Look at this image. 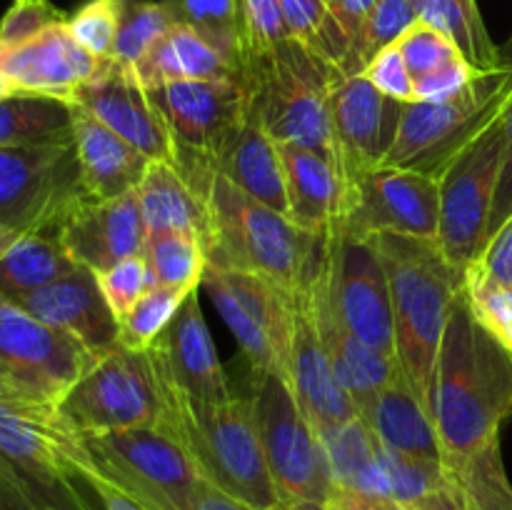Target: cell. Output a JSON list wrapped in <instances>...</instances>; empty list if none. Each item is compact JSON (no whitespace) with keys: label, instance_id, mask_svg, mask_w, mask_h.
Wrapping results in <instances>:
<instances>
[{"label":"cell","instance_id":"30bf717a","mask_svg":"<svg viewBox=\"0 0 512 510\" xmlns=\"http://www.w3.org/2000/svg\"><path fill=\"white\" fill-rule=\"evenodd\" d=\"M0 453L45 500L65 510H85L73 480L90 460V450L58 405L0 398Z\"/></svg>","mask_w":512,"mask_h":510},{"label":"cell","instance_id":"f35d334b","mask_svg":"<svg viewBox=\"0 0 512 510\" xmlns=\"http://www.w3.org/2000/svg\"><path fill=\"white\" fill-rule=\"evenodd\" d=\"M175 23L178 20L168 0H128L110 60L123 68H135Z\"/></svg>","mask_w":512,"mask_h":510},{"label":"cell","instance_id":"9c48e42d","mask_svg":"<svg viewBox=\"0 0 512 510\" xmlns=\"http://www.w3.org/2000/svg\"><path fill=\"white\" fill-rule=\"evenodd\" d=\"M58 410L83 438L160 425L163 395L148 353L115 345L63 395Z\"/></svg>","mask_w":512,"mask_h":510},{"label":"cell","instance_id":"f907efd6","mask_svg":"<svg viewBox=\"0 0 512 510\" xmlns=\"http://www.w3.org/2000/svg\"><path fill=\"white\" fill-rule=\"evenodd\" d=\"M483 73L485 70L475 68L468 58H458L453 63L443 65V68L433 70V73L423 75V78L413 80L415 100H420V103H443V100L463 93Z\"/></svg>","mask_w":512,"mask_h":510},{"label":"cell","instance_id":"44dd1931","mask_svg":"<svg viewBox=\"0 0 512 510\" xmlns=\"http://www.w3.org/2000/svg\"><path fill=\"white\" fill-rule=\"evenodd\" d=\"M73 105L108 125L148 160L175 163V143L148 88L130 68L103 60V68L75 93Z\"/></svg>","mask_w":512,"mask_h":510},{"label":"cell","instance_id":"be15d7a7","mask_svg":"<svg viewBox=\"0 0 512 510\" xmlns=\"http://www.w3.org/2000/svg\"><path fill=\"white\" fill-rule=\"evenodd\" d=\"M10 243V238H8V235H3V233H0V253H3V248H5V245H8Z\"/></svg>","mask_w":512,"mask_h":510},{"label":"cell","instance_id":"5b68a950","mask_svg":"<svg viewBox=\"0 0 512 510\" xmlns=\"http://www.w3.org/2000/svg\"><path fill=\"white\" fill-rule=\"evenodd\" d=\"M335 75V65L295 40L248 60L245 83L275 143L330 155V85Z\"/></svg>","mask_w":512,"mask_h":510},{"label":"cell","instance_id":"3957f363","mask_svg":"<svg viewBox=\"0 0 512 510\" xmlns=\"http://www.w3.org/2000/svg\"><path fill=\"white\" fill-rule=\"evenodd\" d=\"M388 275L393 303L395 365L430 410L435 360L465 273L445 258L435 238L378 233L368 238Z\"/></svg>","mask_w":512,"mask_h":510},{"label":"cell","instance_id":"603a6c76","mask_svg":"<svg viewBox=\"0 0 512 510\" xmlns=\"http://www.w3.org/2000/svg\"><path fill=\"white\" fill-rule=\"evenodd\" d=\"M148 238L138 190L113 200H83L60 228L58 240L70 258L93 273L140 255Z\"/></svg>","mask_w":512,"mask_h":510},{"label":"cell","instance_id":"9f6ffc18","mask_svg":"<svg viewBox=\"0 0 512 510\" xmlns=\"http://www.w3.org/2000/svg\"><path fill=\"white\" fill-rule=\"evenodd\" d=\"M33 493V485L0 453V510H20Z\"/></svg>","mask_w":512,"mask_h":510},{"label":"cell","instance_id":"680465c9","mask_svg":"<svg viewBox=\"0 0 512 510\" xmlns=\"http://www.w3.org/2000/svg\"><path fill=\"white\" fill-rule=\"evenodd\" d=\"M375 3L378 0H330V13H333L338 28L345 33L348 43H353L355 35L360 33V28H363L365 18L375 8Z\"/></svg>","mask_w":512,"mask_h":510},{"label":"cell","instance_id":"6da1fadb","mask_svg":"<svg viewBox=\"0 0 512 510\" xmlns=\"http://www.w3.org/2000/svg\"><path fill=\"white\" fill-rule=\"evenodd\" d=\"M430 415L445 468L455 475L498 448L512 415V353L475 320L465 293L455 300L440 340Z\"/></svg>","mask_w":512,"mask_h":510},{"label":"cell","instance_id":"816d5d0a","mask_svg":"<svg viewBox=\"0 0 512 510\" xmlns=\"http://www.w3.org/2000/svg\"><path fill=\"white\" fill-rule=\"evenodd\" d=\"M363 75L380 90V93L388 95V98L400 100V103H413L415 100L413 75H410L403 53H400L395 43L380 50V53L370 60V65L365 68Z\"/></svg>","mask_w":512,"mask_h":510},{"label":"cell","instance_id":"ba28073f","mask_svg":"<svg viewBox=\"0 0 512 510\" xmlns=\"http://www.w3.org/2000/svg\"><path fill=\"white\" fill-rule=\"evenodd\" d=\"M255 408L270 475L288 510H320L335 493L328 453L280 375L255 373Z\"/></svg>","mask_w":512,"mask_h":510},{"label":"cell","instance_id":"7a4b0ae2","mask_svg":"<svg viewBox=\"0 0 512 510\" xmlns=\"http://www.w3.org/2000/svg\"><path fill=\"white\" fill-rule=\"evenodd\" d=\"M150 363L163 395L160 425L188 450L198 473L253 508L288 510L270 475L253 395H230L223 403H198L170 380L153 358Z\"/></svg>","mask_w":512,"mask_h":510},{"label":"cell","instance_id":"e575fe53","mask_svg":"<svg viewBox=\"0 0 512 510\" xmlns=\"http://www.w3.org/2000/svg\"><path fill=\"white\" fill-rule=\"evenodd\" d=\"M418 20L448 35L478 70H498L500 48L490 40L478 0H415Z\"/></svg>","mask_w":512,"mask_h":510},{"label":"cell","instance_id":"6125c7cd","mask_svg":"<svg viewBox=\"0 0 512 510\" xmlns=\"http://www.w3.org/2000/svg\"><path fill=\"white\" fill-rule=\"evenodd\" d=\"M10 95H15V88H13V83H10V80L5 78L3 73H0V100L10 98Z\"/></svg>","mask_w":512,"mask_h":510},{"label":"cell","instance_id":"cb8c5ba5","mask_svg":"<svg viewBox=\"0 0 512 510\" xmlns=\"http://www.w3.org/2000/svg\"><path fill=\"white\" fill-rule=\"evenodd\" d=\"M148 355L198 403H223L233 395L205 323L198 290L185 298L165 333L148 348Z\"/></svg>","mask_w":512,"mask_h":510},{"label":"cell","instance_id":"f5cc1de1","mask_svg":"<svg viewBox=\"0 0 512 510\" xmlns=\"http://www.w3.org/2000/svg\"><path fill=\"white\" fill-rule=\"evenodd\" d=\"M473 268L480 270L485 278L512 288V218L488 240Z\"/></svg>","mask_w":512,"mask_h":510},{"label":"cell","instance_id":"f546056e","mask_svg":"<svg viewBox=\"0 0 512 510\" xmlns=\"http://www.w3.org/2000/svg\"><path fill=\"white\" fill-rule=\"evenodd\" d=\"M358 415L385 448L418 458L443 460L433 415L400 373H395Z\"/></svg>","mask_w":512,"mask_h":510},{"label":"cell","instance_id":"2e32d148","mask_svg":"<svg viewBox=\"0 0 512 510\" xmlns=\"http://www.w3.org/2000/svg\"><path fill=\"white\" fill-rule=\"evenodd\" d=\"M405 103L380 93L365 75L338 73L330 85V158L345 185V208L355 185L388 158ZM345 215V213H343Z\"/></svg>","mask_w":512,"mask_h":510},{"label":"cell","instance_id":"e7e4bbea","mask_svg":"<svg viewBox=\"0 0 512 510\" xmlns=\"http://www.w3.org/2000/svg\"><path fill=\"white\" fill-rule=\"evenodd\" d=\"M510 503H512V488H510Z\"/></svg>","mask_w":512,"mask_h":510},{"label":"cell","instance_id":"7c38bea8","mask_svg":"<svg viewBox=\"0 0 512 510\" xmlns=\"http://www.w3.org/2000/svg\"><path fill=\"white\" fill-rule=\"evenodd\" d=\"M100 355L0 293V370L33 403L58 405Z\"/></svg>","mask_w":512,"mask_h":510},{"label":"cell","instance_id":"db71d44e","mask_svg":"<svg viewBox=\"0 0 512 510\" xmlns=\"http://www.w3.org/2000/svg\"><path fill=\"white\" fill-rule=\"evenodd\" d=\"M512 218V100L505 110V148L503 160H500V175H498V188H495L493 200V213H490L488 225V240L503 228Z\"/></svg>","mask_w":512,"mask_h":510},{"label":"cell","instance_id":"83f0119b","mask_svg":"<svg viewBox=\"0 0 512 510\" xmlns=\"http://www.w3.org/2000/svg\"><path fill=\"white\" fill-rule=\"evenodd\" d=\"M280 155L285 168L288 218L313 235L340 225L345 213V185L330 155L303 145H280Z\"/></svg>","mask_w":512,"mask_h":510},{"label":"cell","instance_id":"f6af8a7d","mask_svg":"<svg viewBox=\"0 0 512 510\" xmlns=\"http://www.w3.org/2000/svg\"><path fill=\"white\" fill-rule=\"evenodd\" d=\"M235 3H238L240 30H243L245 65L255 55H263L293 40L285 28L280 0H235Z\"/></svg>","mask_w":512,"mask_h":510},{"label":"cell","instance_id":"52a82bcc","mask_svg":"<svg viewBox=\"0 0 512 510\" xmlns=\"http://www.w3.org/2000/svg\"><path fill=\"white\" fill-rule=\"evenodd\" d=\"M83 200L73 140L0 148V233L10 240L30 233L58 238Z\"/></svg>","mask_w":512,"mask_h":510},{"label":"cell","instance_id":"ee69618b","mask_svg":"<svg viewBox=\"0 0 512 510\" xmlns=\"http://www.w3.org/2000/svg\"><path fill=\"white\" fill-rule=\"evenodd\" d=\"M395 45H398V50L403 53L405 65H408L413 80L423 78V75L433 73V70L443 68V65L453 63V60L465 58V55L460 53L458 45H455L448 35L440 33L433 25L423 23V20L410 25V28L395 40Z\"/></svg>","mask_w":512,"mask_h":510},{"label":"cell","instance_id":"8fae6325","mask_svg":"<svg viewBox=\"0 0 512 510\" xmlns=\"http://www.w3.org/2000/svg\"><path fill=\"white\" fill-rule=\"evenodd\" d=\"M505 148V113L485 128L440 173L438 243L445 258L465 270L488 245V225Z\"/></svg>","mask_w":512,"mask_h":510},{"label":"cell","instance_id":"03108f58","mask_svg":"<svg viewBox=\"0 0 512 510\" xmlns=\"http://www.w3.org/2000/svg\"><path fill=\"white\" fill-rule=\"evenodd\" d=\"M328 3H330V0H328Z\"/></svg>","mask_w":512,"mask_h":510},{"label":"cell","instance_id":"11a10c76","mask_svg":"<svg viewBox=\"0 0 512 510\" xmlns=\"http://www.w3.org/2000/svg\"><path fill=\"white\" fill-rule=\"evenodd\" d=\"M408 510H480L475 498L470 495V490L465 488L463 480L455 473H450V478L440 485L438 490H433L430 495H425L420 503H415Z\"/></svg>","mask_w":512,"mask_h":510},{"label":"cell","instance_id":"7dc6e473","mask_svg":"<svg viewBox=\"0 0 512 510\" xmlns=\"http://www.w3.org/2000/svg\"><path fill=\"white\" fill-rule=\"evenodd\" d=\"M458 478L470 490V495H473L480 510H512V485L508 475H505L503 458H500V445L480 455L463 473H458Z\"/></svg>","mask_w":512,"mask_h":510},{"label":"cell","instance_id":"1f68e13d","mask_svg":"<svg viewBox=\"0 0 512 510\" xmlns=\"http://www.w3.org/2000/svg\"><path fill=\"white\" fill-rule=\"evenodd\" d=\"M78 268L55 235H20L0 253V293L18 300Z\"/></svg>","mask_w":512,"mask_h":510},{"label":"cell","instance_id":"8d00e7d4","mask_svg":"<svg viewBox=\"0 0 512 510\" xmlns=\"http://www.w3.org/2000/svg\"><path fill=\"white\" fill-rule=\"evenodd\" d=\"M413 23H418L415 0H378L365 18L360 33L350 43L345 58L340 60L338 73L363 75L370 60L383 48L393 45Z\"/></svg>","mask_w":512,"mask_h":510},{"label":"cell","instance_id":"681fc988","mask_svg":"<svg viewBox=\"0 0 512 510\" xmlns=\"http://www.w3.org/2000/svg\"><path fill=\"white\" fill-rule=\"evenodd\" d=\"M68 15L48 0H15L0 20V45H13L30 35L40 33L48 25L65 20Z\"/></svg>","mask_w":512,"mask_h":510},{"label":"cell","instance_id":"d590c367","mask_svg":"<svg viewBox=\"0 0 512 510\" xmlns=\"http://www.w3.org/2000/svg\"><path fill=\"white\" fill-rule=\"evenodd\" d=\"M145 263L153 283L178 285V288H200L208 270L205 243L185 230H155L145 238Z\"/></svg>","mask_w":512,"mask_h":510},{"label":"cell","instance_id":"5bb4252c","mask_svg":"<svg viewBox=\"0 0 512 510\" xmlns=\"http://www.w3.org/2000/svg\"><path fill=\"white\" fill-rule=\"evenodd\" d=\"M175 143V165L203 178L250 103L248 83L235 80H170L148 88Z\"/></svg>","mask_w":512,"mask_h":510},{"label":"cell","instance_id":"4316f807","mask_svg":"<svg viewBox=\"0 0 512 510\" xmlns=\"http://www.w3.org/2000/svg\"><path fill=\"white\" fill-rule=\"evenodd\" d=\"M73 143L90 200H113L138 190L150 160L78 105H73Z\"/></svg>","mask_w":512,"mask_h":510},{"label":"cell","instance_id":"d4e9b609","mask_svg":"<svg viewBox=\"0 0 512 510\" xmlns=\"http://www.w3.org/2000/svg\"><path fill=\"white\" fill-rule=\"evenodd\" d=\"M15 303L43 323L78 338L95 355H105L118 345V318L100 290L98 275L83 265Z\"/></svg>","mask_w":512,"mask_h":510},{"label":"cell","instance_id":"e0dca14e","mask_svg":"<svg viewBox=\"0 0 512 510\" xmlns=\"http://www.w3.org/2000/svg\"><path fill=\"white\" fill-rule=\"evenodd\" d=\"M335 230L338 225L318 235L313 258L305 270V285L310 290L320 338L328 350L335 375L360 413L378 395V390L398 373V365L365 345L348 328L340 313L338 295H335Z\"/></svg>","mask_w":512,"mask_h":510},{"label":"cell","instance_id":"4fadbf2b","mask_svg":"<svg viewBox=\"0 0 512 510\" xmlns=\"http://www.w3.org/2000/svg\"><path fill=\"white\" fill-rule=\"evenodd\" d=\"M95 465L153 510H190L198 468L163 428H135L85 438Z\"/></svg>","mask_w":512,"mask_h":510},{"label":"cell","instance_id":"ac0fdd59","mask_svg":"<svg viewBox=\"0 0 512 510\" xmlns=\"http://www.w3.org/2000/svg\"><path fill=\"white\" fill-rule=\"evenodd\" d=\"M340 230L355 240L378 233L438 240L440 180L420 170L380 165L355 185Z\"/></svg>","mask_w":512,"mask_h":510},{"label":"cell","instance_id":"836d02e7","mask_svg":"<svg viewBox=\"0 0 512 510\" xmlns=\"http://www.w3.org/2000/svg\"><path fill=\"white\" fill-rule=\"evenodd\" d=\"M73 140V103L15 93L0 100V148Z\"/></svg>","mask_w":512,"mask_h":510},{"label":"cell","instance_id":"7402d4cb","mask_svg":"<svg viewBox=\"0 0 512 510\" xmlns=\"http://www.w3.org/2000/svg\"><path fill=\"white\" fill-rule=\"evenodd\" d=\"M335 295L348 328L395 363L393 303L388 275L370 240H355L335 230Z\"/></svg>","mask_w":512,"mask_h":510},{"label":"cell","instance_id":"8992f818","mask_svg":"<svg viewBox=\"0 0 512 510\" xmlns=\"http://www.w3.org/2000/svg\"><path fill=\"white\" fill-rule=\"evenodd\" d=\"M512 70H485L443 103H405L385 168H410L440 178L445 168L508 110Z\"/></svg>","mask_w":512,"mask_h":510},{"label":"cell","instance_id":"9a60e30c","mask_svg":"<svg viewBox=\"0 0 512 510\" xmlns=\"http://www.w3.org/2000/svg\"><path fill=\"white\" fill-rule=\"evenodd\" d=\"M203 288L253 365V373H275L288 383L293 290L260 275L220 268L205 270Z\"/></svg>","mask_w":512,"mask_h":510},{"label":"cell","instance_id":"d6986e66","mask_svg":"<svg viewBox=\"0 0 512 510\" xmlns=\"http://www.w3.org/2000/svg\"><path fill=\"white\" fill-rule=\"evenodd\" d=\"M288 385L320 438L338 430L340 425L350 423L358 415V408L340 385L323 338H320L305 278L290 293Z\"/></svg>","mask_w":512,"mask_h":510},{"label":"cell","instance_id":"b9f144b4","mask_svg":"<svg viewBox=\"0 0 512 510\" xmlns=\"http://www.w3.org/2000/svg\"><path fill=\"white\" fill-rule=\"evenodd\" d=\"M128 0H85L68 15L73 38L98 60H110Z\"/></svg>","mask_w":512,"mask_h":510},{"label":"cell","instance_id":"d6a6232c","mask_svg":"<svg viewBox=\"0 0 512 510\" xmlns=\"http://www.w3.org/2000/svg\"><path fill=\"white\" fill-rule=\"evenodd\" d=\"M330 473L335 488L358 490V493L385 495L383 465H380V440L360 415L323 435Z\"/></svg>","mask_w":512,"mask_h":510},{"label":"cell","instance_id":"4dcf8cb0","mask_svg":"<svg viewBox=\"0 0 512 510\" xmlns=\"http://www.w3.org/2000/svg\"><path fill=\"white\" fill-rule=\"evenodd\" d=\"M145 228L185 230L208 243L210 210L205 190H200L183 170L168 160H150L138 185Z\"/></svg>","mask_w":512,"mask_h":510},{"label":"cell","instance_id":"ffe728a7","mask_svg":"<svg viewBox=\"0 0 512 510\" xmlns=\"http://www.w3.org/2000/svg\"><path fill=\"white\" fill-rule=\"evenodd\" d=\"M103 60L83 48L68 28V18L13 45H0V73L15 93L48 95L73 103L75 93L95 78Z\"/></svg>","mask_w":512,"mask_h":510},{"label":"cell","instance_id":"74e56055","mask_svg":"<svg viewBox=\"0 0 512 510\" xmlns=\"http://www.w3.org/2000/svg\"><path fill=\"white\" fill-rule=\"evenodd\" d=\"M193 290L198 288H178V285L160 283L150 285V288L140 295L138 303L118 320L120 348L145 353V350L165 333L170 320L175 318L180 305L185 303V298H188Z\"/></svg>","mask_w":512,"mask_h":510},{"label":"cell","instance_id":"c3c4849f","mask_svg":"<svg viewBox=\"0 0 512 510\" xmlns=\"http://www.w3.org/2000/svg\"><path fill=\"white\" fill-rule=\"evenodd\" d=\"M73 490L88 510H153L145 503H140L128 490L120 488L115 480H110L95 465L93 455H90L88 463L80 465L78 478L73 480Z\"/></svg>","mask_w":512,"mask_h":510},{"label":"cell","instance_id":"277c9868","mask_svg":"<svg viewBox=\"0 0 512 510\" xmlns=\"http://www.w3.org/2000/svg\"><path fill=\"white\" fill-rule=\"evenodd\" d=\"M205 198L210 210L208 268L260 275L285 290L303 283L318 235L300 230L288 215L250 198L220 173L208 180Z\"/></svg>","mask_w":512,"mask_h":510},{"label":"cell","instance_id":"6f0895ef","mask_svg":"<svg viewBox=\"0 0 512 510\" xmlns=\"http://www.w3.org/2000/svg\"><path fill=\"white\" fill-rule=\"evenodd\" d=\"M190 510H258L253 508L245 500L235 498V495L225 493L223 488L213 485L210 480H205L200 475V480L195 483L193 500H190Z\"/></svg>","mask_w":512,"mask_h":510},{"label":"cell","instance_id":"91938a15","mask_svg":"<svg viewBox=\"0 0 512 510\" xmlns=\"http://www.w3.org/2000/svg\"><path fill=\"white\" fill-rule=\"evenodd\" d=\"M0 398L3 400H25L23 395L18 393V388L13 385V380H10L3 370H0ZM30 403H33V400H30Z\"/></svg>","mask_w":512,"mask_h":510},{"label":"cell","instance_id":"60d3db41","mask_svg":"<svg viewBox=\"0 0 512 510\" xmlns=\"http://www.w3.org/2000/svg\"><path fill=\"white\" fill-rule=\"evenodd\" d=\"M380 465H383L385 495L398 500L405 508H413L450 478V470L445 468L443 460L398 453L393 448H385L383 443H380Z\"/></svg>","mask_w":512,"mask_h":510},{"label":"cell","instance_id":"484cf974","mask_svg":"<svg viewBox=\"0 0 512 510\" xmlns=\"http://www.w3.org/2000/svg\"><path fill=\"white\" fill-rule=\"evenodd\" d=\"M213 170L238 185L240 190H245L250 198L288 215L283 155H280V145L275 143L273 135L265 130L253 98H250L240 123L225 140Z\"/></svg>","mask_w":512,"mask_h":510},{"label":"cell","instance_id":"94428289","mask_svg":"<svg viewBox=\"0 0 512 510\" xmlns=\"http://www.w3.org/2000/svg\"><path fill=\"white\" fill-rule=\"evenodd\" d=\"M500 65H503V68H510L512 70V35L508 38V43H505L503 48H500Z\"/></svg>","mask_w":512,"mask_h":510},{"label":"cell","instance_id":"bcb514c9","mask_svg":"<svg viewBox=\"0 0 512 510\" xmlns=\"http://www.w3.org/2000/svg\"><path fill=\"white\" fill-rule=\"evenodd\" d=\"M98 275L100 290H103L105 300H108L110 310L115 313V318H123L135 303H138L140 295L153 285V275H150L148 263H145V255H130V258L120 260L113 268L103 270Z\"/></svg>","mask_w":512,"mask_h":510},{"label":"cell","instance_id":"f1b7e54d","mask_svg":"<svg viewBox=\"0 0 512 510\" xmlns=\"http://www.w3.org/2000/svg\"><path fill=\"white\" fill-rule=\"evenodd\" d=\"M133 70L145 88L170 80H235L245 83V68L215 48L190 25L175 23Z\"/></svg>","mask_w":512,"mask_h":510},{"label":"cell","instance_id":"7bdbcfd3","mask_svg":"<svg viewBox=\"0 0 512 510\" xmlns=\"http://www.w3.org/2000/svg\"><path fill=\"white\" fill-rule=\"evenodd\" d=\"M463 293L475 320L512 353V288L485 278L470 265L465 270Z\"/></svg>","mask_w":512,"mask_h":510},{"label":"cell","instance_id":"ab89813d","mask_svg":"<svg viewBox=\"0 0 512 510\" xmlns=\"http://www.w3.org/2000/svg\"><path fill=\"white\" fill-rule=\"evenodd\" d=\"M175 20L198 30L215 48L245 68V45L235 0H168Z\"/></svg>","mask_w":512,"mask_h":510}]
</instances>
